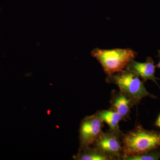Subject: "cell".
<instances>
[{
    "instance_id": "6da1fadb",
    "label": "cell",
    "mask_w": 160,
    "mask_h": 160,
    "mask_svg": "<svg viewBox=\"0 0 160 160\" xmlns=\"http://www.w3.org/2000/svg\"><path fill=\"white\" fill-rule=\"evenodd\" d=\"M124 156H135L160 149V132L148 130L138 125L126 134H122Z\"/></svg>"
},
{
    "instance_id": "7a4b0ae2",
    "label": "cell",
    "mask_w": 160,
    "mask_h": 160,
    "mask_svg": "<svg viewBox=\"0 0 160 160\" xmlns=\"http://www.w3.org/2000/svg\"><path fill=\"white\" fill-rule=\"evenodd\" d=\"M91 55L101 64L107 76L115 74L126 69L129 62L137 56V52L130 48L104 49L95 48Z\"/></svg>"
},
{
    "instance_id": "3957f363",
    "label": "cell",
    "mask_w": 160,
    "mask_h": 160,
    "mask_svg": "<svg viewBox=\"0 0 160 160\" xmlns=\"http://www.w3.org/2000/svg\"><path fill=\"white\" fill-rule=\"evenodd\" d=\"M106 80V82L116 85L120 91L128 96L135 105L143 98L147 97L152 98H157L147 91L139 76L129 69H126L115 74L107 76Z\"/></svg>"
},
{
    "instance_id": "277c9868",
    "label": "cell",
    "mask_w": 160,
    "mask_h": 160,
    "mask_svg": "<svg viewBox=\"0 0 160 160\" xmlns=\"http://www.w3.org/2000/svg\"><path fill=\"white\" fill-rule=\"evenodd\" d=\"M122 134L102 132L92 146L107 156L110 160H122L124 153Z\"/></svg>"
},
{
    "instance_id": "5b68a950",
    "label": "cell",
    "mask_w": 160,
    "mask_h": 160,
    "mask_svg": "<svg viewBox=\"0 0 160 160\" xmlns=\"http://www.w3.org/2000/svg\"><path fill=\"white\" fill-rule=\"evenodd\" d=\"M104 122L96 114L84 118L80 128V147L92 146L102 132Z\"/></svg>"
},
{
    "instance_id": "8992f818",
    "label": "cell",
    "mask_w": 160,
    "mask_h": 160,
    "mask_svg": "<svg viewBox=\"0 0 160 160\" xmlns=\"http://www.w3.org/2000/svg\"><path fill=\"white\" fill-rule=\"evenodd\" d=\"M155 68L154 61L151 58L148 57L145 62H139L132 59L126 69L135 72L139 77L142 79L144 82L152 80L158 85L157 80L159 79L155 76Z\"/></svg>"
},
{
    "instance_id": "52a82bcc",
    "label": "cell",
    "mask_w": 160,
    "mask_h": 160,
    "mask_svg": "<svg viewBox=\"0 0 160 160\" xmlns=\"http://www.w3.org/2000/svg\"><path fill=\"white\" fill-rule=\"evenodd\" d=\"M110 109H113L121 115L126 121L129 118L130 109L135 104L126 95L120 91L113 90L111 94Z\"/></svg>"
},
{
    "instance_id": "ba28073f",
    "label": "cell",
    "mask_w": 160,
    "mask_h": 160,
    "mask_svg": "<svg viewBox=\"0 0 160 160\" xmlns=\"http://www.w3.org/2000/svg\"><path fill=\"white\" fill-rule=\"evenodd\" d=\"M95 114L108 125L110 131L118 134L122 133L120 130L119 124L121 121L126 120L116 111L110 108L108 110H100Z\"/></svg>"
},
{
    "instance_id": "9c48e42d",
    "label": "cell",
    "mask_w": 160,
    "mask_h": 160,
    "mask_svg": "<svg viewBox=\"0 0 160 160\" xmlns=\"http://www.w3.org/2000/svg\"><path fill=\"white\" fill-rule=\"evenodd\" d=\"M73 159L78 160H110L109 158L93 146L80 147Z\"/></svg>"
},
{
    "instance_id": "30bf717a",
    "label": "cell",
    "mask_w": 160,
    "mask_h": 160,
    "mask_svg": "<svg viewBox=\"0 0 160 160\" xmlns=\"http://www.w3.org/2000/svg\"><path fill=\"white\" fill-rule=\"evenodd\" d=\"M160 158V149H154L152 151L135 156H123V160H158Z\"/></svg>"
},
{
    "instance_id": "8fae6325",
    "label": "cell",
    "mask_w": 160,
    "mask_h": 160,
    "mask_svg": "<svg viewBox=\"0 0 160 160\" xmlns=\"http://www.w3.org/2000/svg\"><path fill=\"white\" fill-rule=\"evenodd\" d=\"M156 126L157 127L160 128V114L158 117L157 120L156 122H155Z\"/></svg>"
},
{
    "instance_id": "7c38bea8",
    "label": "cell",
    "mask_w": 160,
    "mask_h": 160,
    "mask_svg": "<svg viewBox=\"0 0 160 160\" xmlns=\"http://www.w3.org/2000/svg\"><path fill=\"white\" fill-rule=\"evenodd\" d=\"M158 57L160 59L159 62V63H158V65L156 66V67H157L158 68L160 69V50H159L158 51Z\"/></svg>"
}]
</instances>
